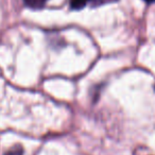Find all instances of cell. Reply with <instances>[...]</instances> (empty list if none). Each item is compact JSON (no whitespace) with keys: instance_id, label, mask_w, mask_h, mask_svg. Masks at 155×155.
<instances>
[{"instance_id":"1","label":"cell","mask_w":155,"mask_h":155,"mask_svg":"<svg viewBox=\"0 0 155 155\" xmlns=\"http://www.w3.org/2000/svg\"><path fill=\"white\" fill-rule=\"evenodd\" d=\"M24 2L31 9H41L48 2V0H24Z\"/></svg>"},{"instance_id":"2","label":"cell","mask_w":155,"mask_h":155,"mask_svg":"<svg viewBox=\"0 0 155 155\" xmlns=\"http://www.w3.org/2000/svg\"><path fill=\"white\" fill-rule=\"evenodd\" d=\"M88 2H91V0H70V5L73 10H80Z\"/></svg>"},{"instance_id":"3","label":"cell","mask_w":155,"mask_h":155,"mask_svg":"<svg viewBox=\"0 0 155 155\" xmlns=\"http://www.w3.org/2000/svg\"><path fill=\"white\" fill-rule=\"evenodd\" d=\"M5 155H24V149L21 146H14L7 152Z\"/></svg>"},{"instance_id":"4","label":"cell","mask_w":155,"mask_h":155,"mask_svg":"<svg viewBox=\"0 0 155 155\" xmlns=\"http://www.w3.org/2000/svg\"><path fill=\"white\" fill-rule=\"evenodd\" d=\"M146 2H148V3H152V2H155V0H144Z\"/></svg>"}]
</instances>
